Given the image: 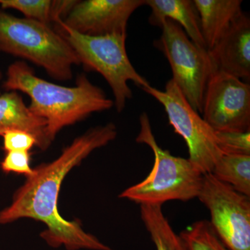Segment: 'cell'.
<instances>
[{"instance_id": "cell-1", "label": "cell", "mask_w": 250, "mask_h": 250, "mask_svg": "<svg viewBox=\"0 0 250 250\" xmlns=\"http://www.w3.org/2000/svg\"><path fill=\"white\" fill-rule=\"evenodd\" d=\"M117 134L113 123L96 126L74 140L55 160L34 169V174L15 192L11 205L0 210V224L34 219L45 224L47 229L41 237L53 248L63 246L67 250H112L83 231L78 222L62 218L59 213L58 198L62 181L68 172L94 150L113 141Z\"/></svg>"}, {"instance_id": "cell-2", "label": "cell", "mask_w": 250, "mask_h": 250, "mask_svg": "<svg viewBox=\"0 0 250 250\" xmlns=\"http://www.w3.org/2000/svg\"><path fill=\"white\" fill-rule=\"evenodd\" d=\"M3 87L6 91L22 92L30 98L28 106L45 120L47 136L52 143L65 126L114 106L113 100L83 74L77 77L75 86H64L36 76L33 69L21 61L8 67Z\"/></svg>"}, {"instance_id": "cell-3", "label": "cell", "mask_w": 250, "mask_h": 250, "mask_svg": "<svg viewBox=\"0 0 250 250\" xmlns=\"http://www.w3.org/2000/svg\"><path fill=\"white\" fill-rule=\"evenodd\" d=\"M136 141L152 149L154 166L142 182L122 192L121 198L141 205L162 206L171 200L187 202L198 197L205 174L188 159L172 155L158 145L146 113L140 116V131Z\"/></svg>"}, {"instance_id": "cell-4", "label": "cell", "mask_w": 250, "mask_h": 250, "mask_svg": "<svg viewBox=\"0 0 250 250\" xmlns=\"http://www.w3.org/2000/svg\"><path fill=\"white\" fill-rule=\"evenodd\" d=\"M0 52L29 61L54 80L72 78L80 65L68 42L52 26L0 9Z\"/></svg>"}, {"instance_id": "cell-5", "label": "cell", "mask_w": 250, "mask_h": 250, "mask_svg": "<svg viewBox=\"0 0 250 250\" xmlns=\"http://www.w3.org/2000/svg\"><path fill=\"white\" fill-rule=\"evenodd\" d=\"M55 24L56 30L73 49L80 64L87 71L98 72L106 81L117 111H123L126 102L132 98L128 82H132L141 88L150 85L130 62L126 49V33L92 36L73 30L62 20Z\"/></svg>"}, {"instance_id": "cell-6", "label": "cell", "mask_w": 250, "mask_h": 250, "mask_svg": "<svg viewBox=\"0 0 250 250\" xmlns=\"http://www.w3.org/2000/svg\"><path fill=\"white\" fill-rule=\"evenodd\" d=\"M162 34L154 46L170 63L174 83L195 111L201 114L206 88L216 72L207 49L192 42L177 23L161 22Z\"/></svg>"}, {"instance_id": "cell-7", "label": "cell", "mask_w": 250, "mask_h": 250, "mask_svg": "<svg viewBox=\"0 0 250 250\" xmlns=\"http://www.w3.org/2000/svg\"><path fill=\"white\" fill-rule=\"evenodd\" d=\"M142 89L164 106L169 123L187 143L189 160L204 174L211 173L224 155L215 131L190 106L173 80L166 83L164 90L150 85Z\"/></svg>"}, {"instance_id": "cell-8", "label": "cell", "mask_w": 250, "mask_h": 250, "mask_svg": "<svg viewBox=\"0 0 250 250\" xmlns=\"http://www.w3.org/2000/svg\"><path fill=\"white\" fill-rule=\"evenodd\" d=\"M197 198L209 210L210 225L229 250H250V197L208 173Z\"/></svg>"}, {"instance_id": "cell-9", "label": "cell", "mask_w": 250, "mask_h": 250, "mask_svg": "<svg viewBox=\"0 0 250 250\" xmlns=\"http://www.w3.org/2000/svg\"><path fill=\"white\" fill-rule=\"evenodd\" d=\"M202 118L215 131L250 130V85L215 72L206 88Z\"/></svg>"}, {"instance_id": "cell-10", "label": "cell", "mask_w": 250, "mask_h": 250, "mask_svg": "<svg viewBox=\"0 0 250 250\" xmlns=\"http://www.w3.org/2000/svg\"><path fill=\"white\" fill-rule=\"evenodd\" d=\"M145 0L77 1L62 22L73 30L92 36L126 33L128 21Z\"/></svg>"}, {"instance_id": "cell-11", "label": "cell", "mask_w": 250, "mask_h": 250, "mask_svg": "<svg viewBox=\"0 0 250 250\" xmlns=\"http://www.w3.org/2000/svg\"><path fill=\"white\" fill-rule=\"evenodd\" d=\"M216 72L250 79V19L245 13L208 50Z\"/></svg>"}, {"instance_id": "cell-12", "label": "cell", "mask_w": 250, "mask_h": 250, "mask_svg": "<svg viewBox=\"0 0 250 250\" xmlns=\"http://www.w3.org/2000/svg\"><path fill=\"white\" fill-rule=\"evenodd\" d=\"M11 131L29 133L35 138L37 147L45 150L51 142L47 134L45 120L29 109L16 91H6L0 95V136Z\"/></svg>"}, {"instance_id": "cell-13", "label": "cell", "mask_w": 250, "mask_h": 250, "mask_svg": "<svg viewBox=\"0 0 250 250\" xmlns=\"http://www.w3.org/2000/svg\"><path fill=\"white\" fill-rule=\"evenodd\" d=\"M145 5L151 9L149 22L152 25L160 27L163 21L170 20L184 29L192 42L207 49L202 34L200 16L193 1L145 0Z\"/></svg>"}, {"instance_id": "cell-14", "label": "cell", "mask_w": 250, "mask_h": 250, "mask_svg": "<svg viewBox=\"0 0 250 250\" xmlns=\"http://www.w3.org/2000/svg\"><path fill=\"white\" fill-rule=\"evenodd\" d=\"M202 34L209 50L243 14L241 0H193Z\"/></svg>"}, {"instance_id": "cell-15", "label": "cell", "mask_w": 250, "mask_h": 250, "mask_svg": "<svg viewBox=\"0 0 250 250\" xmlns=\"http://www.w3.org/2000/svg\"><path fill=\"white\" fill-rule=\"evenodd\" d=\"M76 0H0L2 9H14L25 18L51 25L63 20Z\"/></svg>"}, {"instance_id": "cell-16", "label": "cell", "mask_w": 250, "mask_h": 250, "mask_svg": "<svg viewBox=\"0 0 250 250\" xmlns=\"http://www.w3.org/2000/svg\"><path fill=\"white\" fill-rule=\"evenodd\" d=\"M141 217L156 250H187L164 215L162 206L141 205Z\"/></svg>"}, {"instance_id": "cell-17", "label": "cell", "mask_w": 250, "mask_h": 250, "mask_svg": "<svg viewBox=\"0 0 250 250\" xmlns=\"http://www.w3.org/2000/svg\"><path fill=\"white\" fill-rule=\"evenodd\" d=\"M210 174L250 197V156L224 154Z\"/></svg>"}, {"instance_id": "cell-18", "label": "cell", "mask_w": 250, "mask_h": 250, "mask_svg": "<svg viewBox=\"0 0 250 250\" xmlns=\"http://www.w3.org/2000/svg\"><path fill=\"white\" fill-rule=\"evenodd\" d=\"M179 236L187 250H229L219 238L208 220L195 222Z\"/></svg>"}, {"instance_id": "cell-19", "label": "cell", "mask_w": 250, "mask_h": 250, "mask_svg": "<svg viewBox=\"0 0 250 250\" xmlns=\"http://www.w3.org/2000/svg\"><path fill=\"white\" fill-rule=\"evenodd\" d=\"M219 147L224 154L250 156V130L215 131Z\"/></svg>"}, {"instance_id": "cell-20", "label": "cell", "mask_w": 250, "mask_h": 250, "mask_svg": "<svg viewBox=\"0 0 250 250\" xmlns=\"http://www.w3.org/2000/svg\"><path fill=\"white\" fill-rule=\"evenodd\" d=\"M0 167L5 173L16 172L25 174L27 177L34 172V169L31 168L30 166V152L24 151L6 152Z\"/></svg>"}, {"instance_id": "cell-21", "label": "cell", "mask_w": 250, "mask_h": 250, "mask_svg": "<svg viewBox=\"0 0 250 250\" xmlns=\"http://www.w3.org/2000/svg\"><path fill=\"white\" fill-rule=\"evenodd\" d=\"M5 152L24 151L29 152L37 141L32 135L22 131H11L3 136Z\"/></svg>"}, {"instance_id": "cell-22", "label": "cell", "mask_w": 250, "mask_h": 250, "mask_svg": "<svg viewBox=\"0 0 250 250\" xmlns=\"http://www.w3.org/2000/svg\"><path fill=\"white\" fill-rule=\"evenodd\" d=\"M1 72H0V80H1Z\"/></svg>"}]
</instances>
